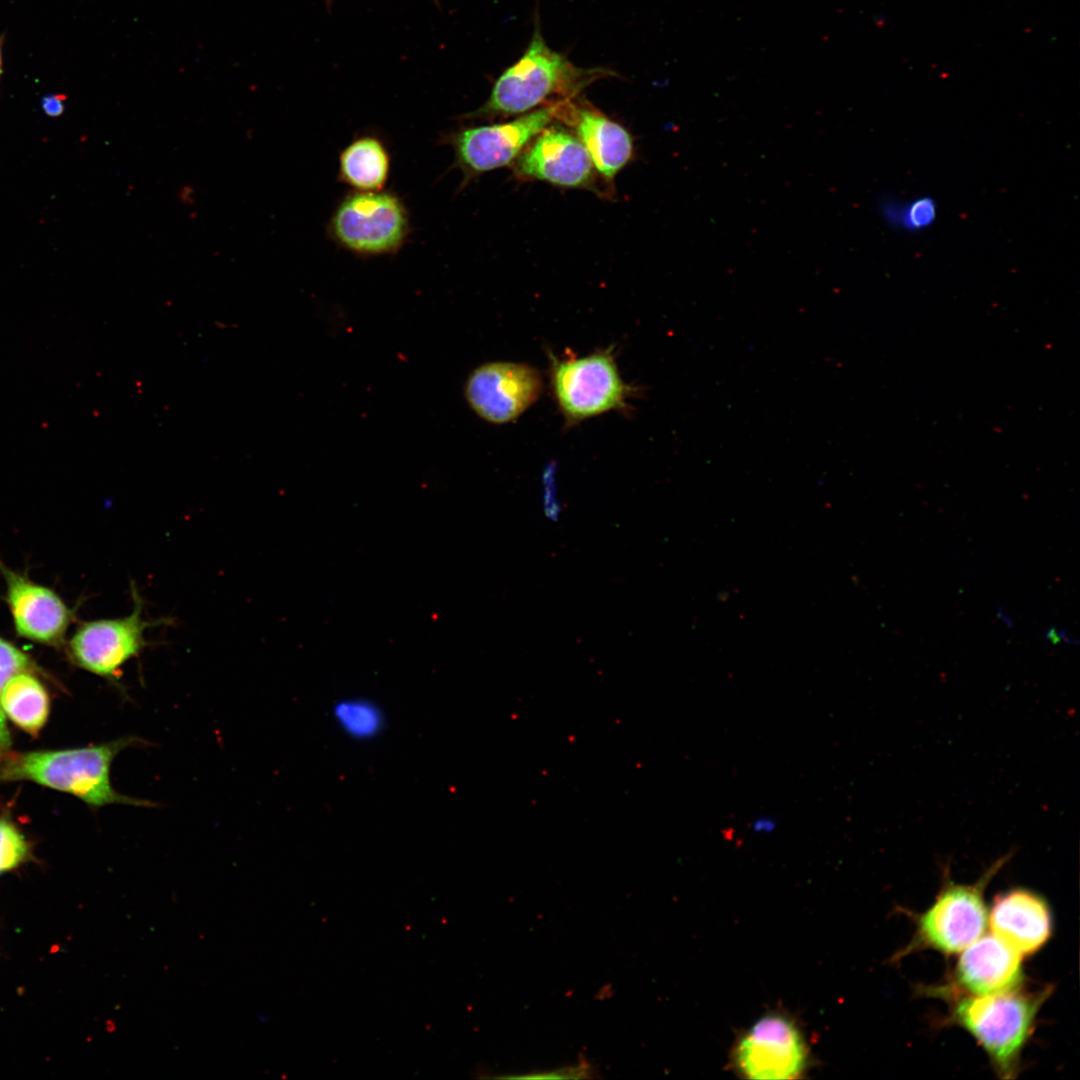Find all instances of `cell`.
<instances>
[{"mask_svg":"<svg viewBox=\"0 0 1080 1080\" xmlns=\"http://www.w3.org/2000/svg\"><path fill=\"white\" fill-rule=\"evenodd\" d=\"M137 736L76 748L10 751L0 761V783L29 781L73 795L89 807L120 804L153 808L157 803L120 793L111 782L116 756L145 745Z\"/></svg>","mask_w":1080,"mask_h":1080,"instance_id":"obj_1","label":"cell"},{"mask_svg":"<svg viewBox=\"0 0 1080 1080\" xmlns=\"http://www.w3.org/2000/svg\"><path fill=\"white\" fill-rule=\"evenodd\" d=\"M1050 992L1049 988L1036 992L1017 988L996 994L968 995L954 1005L952 1020L976 1039L1001 1077L1011 1078Z\"/></svg>","mask_w":1080,"mask_h":1080,"instance_id":"obj_2","label":"cell"},{"mask_svg":"<svg viewBox=\"0 0 1080 1080\" xmlns=\"http://www.w3.org/2000/svg\"><path fill=\"white\" fill-rule=\"evenodd\" d=\"M601 73L578 68L552 50L536 25L525 53L498 77L487 102L469 117L525 113L552 95L577 93Z\"/></svg>","mask_w":1080,"mask_h":1080,"instance_id":"obj_3","label":"cell"},{"mask_svg":"<svg viewBox=\"0 0 1080 1080\" xmlns=\"http://www.w3.org/2000/svg\"><path fill=\"white\" fill-rule=\"evenodd\" d=\"M548 361L551 392L566 426L630 410L629 400L637 390L622 379L613 346L573 358L548 351Z\"/></svg>","mask_w":1080,"mask_h":1080,"instance_id":"obj_4","label":"cell"},{"mask_svg":"<svg viewBox=\"0 0 1080 1080\" xmlns=\"http://www.w3.org/2000/svg\"><path fill=\"white\" fill-rule=\"evenodd\" d=\"M131 595L133 609L129 615L83 621L64 645L71 664L117 686L124 665L153 645L146 638V631L171 623L170 618L143 616L144 600L133 583Z\"/></svg>","mask_w":1080,"mask_h":1080,"instance_id":"obj_5","label":"cell"},{"mask_svg":"<svg viewBox=\"0 0 1080 1080\" xmlns=\"http://www.w3.org/2000/svg\"><path fill=\"white\" fill-rule=\"evenodd\" d=\"M330 237L360 255L396 252L409 232V217L402 201L385 191H357L337 206L328 225Z\"/></svg>","mask_w":1080,"mask_h":1080,"instance_id":"obj_6","label":"cell"},{"mask_svg":"<svg viewBox=\"0 0 1080 1080\" xmlns=\"http://www.w3.org/2000/svg\"><path fill=\"white\" fill-rule=\"evenodd\" d=\"M1010 858L1011 854H1007L997 859L972 885L948 881L935 902L919 916L913 947L954 954L981 937L988 918L983 891Z\"/></svg>","mask_w":1080,"mask_h":1080,"instance_id":"obj_7","label":"cell"},{"mask_svg":"<svg viewBox=\"0 0 1080 1080\" xmlns=\"http://www.w3.org/2000/svg\"><path fill=\"white\" fill-rule=\"evenodd\" d=\"M808 1051L798 1025L788 1016L772 1013L737 1040L731 1060L747 1079H797L807 1069Z\"/></svg>","mask_w":1080,"mask_h":1080,"instance_id":"obj_8","label":"cell"},{"mask_svg":"<svg viewBox=\"0 0 1080 1080\" xmlns=\"http://www.w3.org/2000/svg\"><path fill=\"white\" fill-rule=\"evenodd\" d=\"M541 373L519 362L491 361L471 371L464 384V397L482 420L495 425L515 421L540 398Z\"/></svg>","mask_w":1080,"mask_h":1080,"instance_id":"obj_9","label":"cell"},{"mask_svg":"<svg viewBox=\"0 0 1080 1080\" xmlns=\"http://www.w3.org/2000/svg\"><path fill=\"white\" fill-rule=\"evenodd\" d=\"M561 111V105L542 107L506 123L461 129L448 138L455 163L466 177L510 164Z\"/></svg>","mask_w":1080,"mask_h":1080,"instance_id":"obj_10","label":"cell"},{"mask_svg":"<svg viewBox=\"0 0 1080 1080\" xmlns=\"http://www.w3.org/2000/svg\"><path fill=\"white\" fill-rule=\"evenodd\" d=\"M0 573L16 634L41 645L63 647L74 610L53 589L14 571L1 559Z\"/></svg>","mask_w":1080,"mask_h":1080,"instance_id":"obj_11","label":"cell"},{"mask_svg":"<svg viewBox=\"0 0 1080 1080\" xmlns=\"http://www.w3.org/2000/svg\"><path fill=\"white\" fill-rule=\"evenodd\" d=\"M519 175L571 188L592 184L594 167L580 140L561 129L542 131L517 163Z\"/></svg>","mask_w":1080,"mask_h":1080,"instance_id":"obj_12","label":"cell"},{"mask_svg":"<svg viewBox=\"0 0 1080 1080\" xmlns=\"http://www.w3.org/2000/svg\"><path fill=\"white\" fill-rule=\"evenodd\" d=\"M960 956L957 985L971 995H988L1019 988L1023 981L1021 954L994 934L979 937Z\"/></svg>","mask_w":1080,"mask_h":1080,"instance_id":"obj_13","label":"cell"},{"mask_svg":"<svg viewBox=\"0 0 1080 1080\" xmlns=\"http://www.w3.org/2000/svg\"><path fill=\"white\" fill-rule=\"evenodd\" d=\"M992 933L1021 955L1039 950L1049 939L1052 918L1046 901L1026 889L999 895L991 908Z\"/></svg>","mask_w":1080,"mask_h":1080,"instance_id":"obj_14","label":"cell"},{"mask_svg":"<svg viewBox=\"0 0 1080 1080\" xmlns=\"http://www.w3.org/2000/svg\"><path fill=\"white\" fill-rule=\"evenodd\" d=\"M578 139L586 149L594 169L612 181L633 155V140L620 124L589 108H572Z\"/></svg>","mask_w":1080,"mask_h":1080,"instance_id":"obj_15","label":"cell"},{"mask_svg":"<svg viewBox=\"0 0 1080 1080\" xmlns=\"http://www.w3.org/2000/svg\"><path fill=\"white\" fill-rule=\"evenodd\" d=\"M40 675L45 676L35 671L13 675L4 686L0 700L7 721L32 737L40 734L50 714V696Z\"/></svg>","mask_w":1080,"mask_h":1080,"instance_id":"obj_16","label":"cell"},{"mask_svg":"<svg viewBox=\"0 0 1080 1080\" xmlns=\"http://www.w3.org/2000/svg\"><path fill=\"white\" fill-rule=\"evenodd\" d=\"M389 171V153L377 137H359L340 153L339 178L357 191L382 190Z\"/></svg>","mask_w":1080,"mask_h":1080,"instance_id":"obj_17","label":"cell"},{"mask_svg":"<svg viewBox=\"0 0 1080 1080\" xmlns=\"http://www.w3.org/2000/svg\"><path fill=\"white\" fill-rule=\"evenodd\" d=\"M332 718L344 735L357 741H369L383 730L385 718L381 708L364 697H347L332 708Z\"/></svg>","mask_w":1080,"mask_h":1080,"instance_id":"obj_18","label":"cell"},{"mask_svg":"<svg viewBox=\"0 0 1080 1080\" xmlns=\"http://www.w3.org/2000/svg\"><path fill=\"white\" fill-rule=\"evenodd\" d=\"M883 221L894 229L905 232H920L936 221L938 206L930 196H919L908 201L894 199L882 200L879 204Z\"/></svg>","mask_w":1080,"mask_h":1080,"instance_id":"obj_19","label":"cell"},{"mask_svg":"<svg viewBox=\"0 0 1080 1080\" xmlns=\"http://www.w3.org/2000/svg\"><path fill=\"white\" fill-rule=\"evenodd\" d=\"M21 671H35L47 676L31 655L0 635V700L8 680ZM7 722L0 704V761L12 750V736Z\"/></svg>","mask_w":1080,"mask_h":1080,"instance_id":"obj_20","label":"cell"},{"mask_svg":"<svg viewBox=\"0 0 1080 1080\" xmlns=\"http://www.w3.org/2000/svg\"><path fill=\"white\" fill-rule=\"evenodd\" d=\"M38 862L33 842L8 814L0 816V877Z\"/></svg>","mask_w":1080,"mask_h":1080,"instance_id":"obj_21","label":"cell"},{"mask_svg":"<svg viewBox=\"0 0 1080 1080\" xmlns=\"http://www.w3.org/2000/svg\"><path fill=\"white\" fill-rule=\"evenodd\" d=\"M592 1067L585 1062L577 1065L565 1066L551 1071H537L527 1073L524 1075H509L501 1076L499 1078L509 1079H580L590 1078L592 1076Z\"/></svg>","mask_w":1080,"mask_h":1080,"instance_id":"obj_22","label":"cell"},{"mask_svg":"<svg viewBox=\"0 0 1080 1080\" xmlns=\"http://www.w3.org/2000/svg\"><path fill=\"white\" fill-rule=\"evenodd\" d=\"M1044 640L1056 645L1061 642L1068 645H1077L1078 639L1070 635L1069 632L1063 627L1051 626L1045 630L1043 634Z\"/></svg>","mask_w":1080,"mask_h":1080,"instance_id":"obj_23","label":"cell"},{"mask_svg":"<svg viewBox=\"0 0 1080 1080\" xmlns=\"http://www.w3.org/2000/svg\"><path fill=\"white\" fill-rule=\"evenodd\" d=\"M64 100V95L46 96L42 99V108L49 116H59L64 112Z\"/></svg>","mask_w":1080,"mask_h":1080,"instance_id":"obj_24","label":"cell"},{"mask_svg":"<svg viewBox=\"0 0 1080 1080\" xmlns=\"http://www.w3.org/2000/svg\"><path fill=\"white\" fill-rule=\"evenodd\" d=\"M996 616L1007 628L1011 629L1014 627V620L1004 611L1002 607H999L997 609Z\"/></svg>","mask_w":1080,"mask_h":1080,"instance_id":"obj_25","label":"cell"},{"mask_svg":"<svg viewBox=\"0 0 1080 1080\" xmlns=\"http://www.w3.org/2000/svg\"><path fill=\"white\" fill-rule=\"evenodd\" d=\"M753 826L756 831H770L774 827V822L770 821V819L760 818L754 822Z\"/></svg>","mask_w":1080,"mask_h":1080,"instance_id":"obj_26","label":"cell"},{"mask_svg":"<svg viewBox=\"0 0 1080 1080\" xmlns=\"http://www.w3.org/2000/svg\"><path fill=\"white\" fill-rule=\"evenodd\" d=\"M1 65H2V59H1V45H0V74H1Z\"/></svg>","mask_w":1080,"mask_h":1080,"instance_id":"obj_27","label":"cell"}]
</instances>
